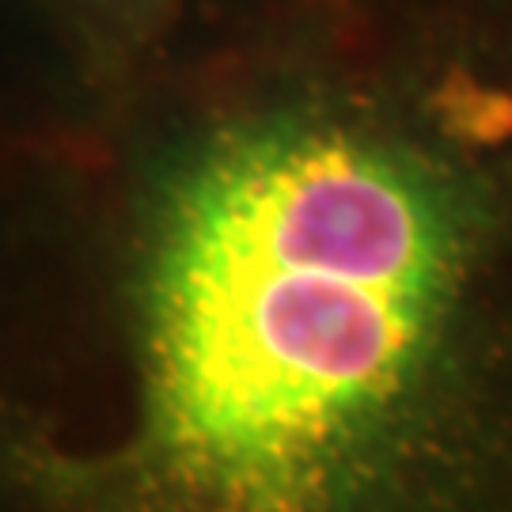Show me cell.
<instances>
[{
	"label": "cell",
	"instance_id": "7a4b0ae2",
	"mask_svg": "<svg viewBox=\"0 0 512 512\" xmlns=\"http://www.w3.org/2000/svg\"><path fill=\"white\" fill-rule=\"evenodd\" d=\"M76 84L103 122L137 95L194 0H42Z\"/></svg>",
	"mask_w": 512,
	"mask_h": 512
},
{
	"label": "cell",
	"instance_id": "6da1fadb",
	"mask_svg": "<svg viewBox=\"0 0 512 512\" xmlns=\"http://www.w3.org/2000/svg\"><path fill=\"white\" fill-rule=\"evenodd\" d=\"M110 152L35 512H512V57L289 16Z\"/></svg>",
	"mask_w": 512,
	"mask_h": 512
}]
</instances>
